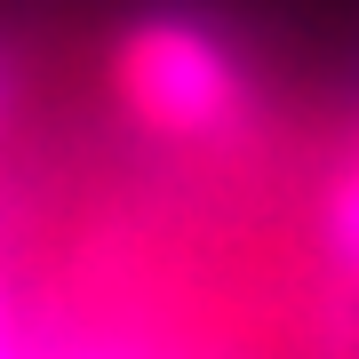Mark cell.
<instances>
[{
    "label": "cell",
    "mask_w": 359,
    "mask_h": 359,
    "mask_svg": "<svg viewBox=\"0 0 359 359\" xmlns=\"http://www.w3.org/2000/svg\"><path fill=\"white\" fill-rule=\"evenodd\" d=\"M0 359H16V344H8V311H0Z\"/></svg>",
    "instance_id": "4"
},
{
    "label": "cell",
    "mask_w": 359,
    "mask_h": 359,
    "mask_svg": "<svg viewBox=\"0 0 359 359\" xmlns=\"http://www.w3.org/2000/svg\"><path fill=\"white\" fill-rule=\"evenodd\" d=\"M88 359H112V351H88Z\"/></svg>",
    "instance_id": "5"
},
{
    "label": "cell",
    "mask_w": 359,
    "mask_h": 359,
    "mask_svg": "<svg viewBox=\"0 0 359 359\" xmlns=\"http://www.w3.org/2000/svg\"><path fill=\"white\" fill-rule=\"evenodd\" d=\"M120 104L168 144H216L248 120V65L231 48V32L200 8H152L120 32L112 56Z\"/></svg>",
    "instance_id": "1"
},
{
    "label": "cell",
    "mask_w": 359,
    "mask_h": 359,
    "mask_svg": "<svg viewBox=\"0 0 359 359\" xmlns=\"http://www.w3.org/2000/svg\"><path fill=\"white\" fill-rule=\"evenodd\" d=\"M320 264H327V280L344 295H359V144L335 168L327 200H320Z\"/></svg>",
    "instance_id": "2"
},
{
    "label": "cell",
    "mask_w": 359,
    "mask_h": 359,
    "mask_svg": "<svg viewBox=\"0 0 359 359\" xmlns=\"http://www.w3.org/2000/svg\"><path fill=\"white\" fill-rule=\"evenodd\" d=\"M16 96H25V72H16L8 40H0V136H8V120H16Z\"/></svg>",
    "instance_id": "3"
}]
</instances>
